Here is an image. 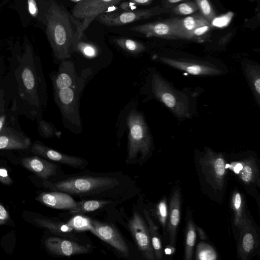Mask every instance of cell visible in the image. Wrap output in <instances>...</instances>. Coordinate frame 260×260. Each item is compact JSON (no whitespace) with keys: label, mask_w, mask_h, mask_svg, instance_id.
Listing matches in <instances>:
<instances>
[{"label":"cell","mask_w":260,"mask_h":260,"mask_svg":"<svg viewBox=\"0 0 260 260\" xmlns=\"http://www.w3.org/2000/svg\"><path fill=\"white\" fill-rule=\"evenodd\" d=\"M50 191H59L83 199L113 201L118 204L135 195L136 182L121 172L101 173L85 171L63 174L54 181H45Z\"/></svg>","instance_id":"6da1fadb"},{"label":"cell","mask_w":260,"mask_h":260,"mask_svg":"<svg viewBox=\"0 0 260 260\" xmlns=\"http://www.w3.org/2000/svg\"><path fill=\"white\" fill-rule=\"evenodd\" d=\"M46 31L54 56L68 59L74 51L75 31L71 16L62 5L53 2L46 15Z\"/></svg>","instance_id":"7a4b0ae2"},{"label":"cell","mask_w":260,"mask_h":260,"mask_svg":"<svg viewBox=\"0 0 260 260\" xmlns=\"http://www.w3.org/2000/svg\"><path fill=\"white\" fill-rule=\"evenodd\" d=\"M126 122L128 129L126 164L142 165L152 150L148 127L143 114L135 109L128 113Z\"/></svg>","instance_id":"3957f363"},{"label":"cell","mask_w":260,"mask_h":260,"mask_svg":"<svg viewBox=\"0 0 260 260\" xmlns=\"http://www.w3.org/2000/svg\"><path fill=\"white\" fill-rule=\"evenodd\" d=\"M84 81V76H79L71 86L54 90V100L60 110L64 124L75 133L82 132L78 102Z\"/></svg>","instance_id":"277c9868"},{"label":"cell","mask_w":260,"mask_h":260,"mask_svg":"<svg viewBox=\"0 0 260 260\" xmlns=\"http://www.w3.org/2000/svg\"><path fill=\"white\" fill-rule=\"evenodd\" d=\"M123 0H82L73 7L71 19L75 24V44L81 40L90 23L109 8ZM75 45V44H74Z\"/></svg>","instance_id":"5b68a950"},{"label":"cell","mask_w":260,"mask_h":260,"mask_svg":"<svg viewBox=\"0 0 260 260\" xmlns=\"http://www.w3.org/2000/svg\"><path fill=\"white\" fill-rule=\"evenodd\" d=\"M151 87L157 99L179 117H189V103L187 96L174 89L157 74L152 76Z\"/></svg>","instance_id":"8992f818"},{"label":"cell","mask_w":260,"mask_h":260,"mask_svg":"<svg viewBox=\"0 0 260 260\" xmlns=\"http://www.w3.org/2000/svg\"><path fill=\"white\" fill-rule=\"evenodd\" d=\"M199 166L206 182L215 190L222 191L227 173L226 164L223 154L208 148L200 159Z\"/></svg>","instance_id":"52a82bcc"},{"label":"cell","mask_w":260,"mask_h":260,"mask_svg":"<svg viewBox=\"0 0 260 260\" xmlns=\"http://www.w3.org/2000/svg\"><path fill=\"white\" fill-rule=\"evenodd\" d=\"M171 10L158 6L150 8L124 11L120 13H103L96 19L101 23L108 26H121L164 13H168L171 12Z\"/></svg>","instance_id":"ba28073f"},{"label":"cell","mask_w":260,"mask_h":260,"mask_svg":"<svg viewBox=\"0 0 260 260\" xmlns=\"http://www.w3.org/2000/svg\"><path fill=\"white\" fill-rule=\"evenodd\" d=\"M128 228L143 257L147 260L155 259L147 222L139 212L133 213L128 221Z\"/></svg>","instance_id":"9c48e42d"},{"label":"cell","mask_w":260,"mask_h":260,"mask_svg":"<svg viewBox=\"0 0 260 260\" xmlns=\"http://www.w3.org/2000/svg\"><path fill=\"white\" fill-rule=\"evenodd\" d=\"M90 231L110 245L124 257L129 256V248L118 230L111 223L89 218Z\"/></svg>","instance_id":"30bf717a"},{"label":"cell","mask_w":260,"mask_h":260,"mask_svg":"<svg viewBox=\"0 0 260 260\" xmlns=\"http://www.w3.org/2000/svg\"><path fill=\"white\" fill-rule=\"evenodd\" d=\"M45 245L47 250L54 255L70 256L88 253L91 249L89 245H83L78 240L62 237H50L46 239Z\"/></svg>","instance_id":"8fae6325"},{"label":"cell","mask_w":260,"mask_h":260,"mask_svg":"<svg viewBox=\"0 0 260 260\" xmlns=\"http://www.w3.org/2000/svg\"><path fill=\"white\" fill-rule=\"evenodd\" d=\"M31 151L35 154L57 162V164L81 170H84L88 164L87 160L82 157L70 155L60 152L48 147L39 142H36L34 143L31 148Z\"/></svg>","instance_id":"7c38bea8"},{"label":"cell","mask_w":260,"mask_h":260,"mask_svg":"<svg viewBox=\"0 0 260 260\" xmlns=\"http://www.w3.org/2000/svg\"><path fill=\"white\" fill-rule=\"evenodd\" d=\"M160 60L173 68L196 76H215L221 73L214 65L194 60L174 59L167 57H161Z\"/></svg>","instance_id":"4fadbf2b"},{"label":"cell","mask_w":260,"mask_h":260,"mask_svg":"<svg viewBox=\"0 0 260 260\" xmlns=\"http://www.w3.org/2000/svg\"><path fill=\"white\" fill-rule=\"evenodd\" d=\"M130 29L146 37L177 39L172 18L135 25Z\"/></svg>","instance_id":"5bb4252c"},{"label":"cell","mask_w":260,"mask_h":260,"mask_svg":"<svg viewBox=\"0 0 260 260\" xmlns=\"http://www.w3.org/2000/svg\"><path fill=\"white\" fill-rule=\"evenodd\" d=\"M229 168L245 185L259 186V171L254 158L250 157L233 161Z\"/></svg>","instance_id":"9a60e30c"},{"label":"cell","mask_w":260,"mask_h":260,"mask_svg":"<svg viewBox=\"0 0 260 260\" xmlns=\"http://www.w3.org/2000/svg\"><path fill=\"white\" fill-rule=\"evenodd\" d=\"M23 166L44 180L49 181L52 177L61 175L60 164L43 159L38 156L25 157L22 160Z\"/></svg>","instance_id":"2e32d148"},{"label":"cell","mask_w":260,"mask_h":260,"mask_svg":"<svg viewBox=\"0 0 260 260\" xmlns=\"http://www.w3.org/2000/svg\"><path fill=\"white\" fill-rule=\"evenodd\" d=\"M239 230L238 252L241 259L246 260L257 248L259 240L256 230L249 218Z\"/></svg>","instance_id":"e0dca14e"},{"label":"cell","mask_w":260,"mask_h":260,"mask_svg":"<svg viewBox=\"0 0 260 260\" xmlns=\"http://www.w3.org/2000/svg\"><path fill=\"white\" fill-rule=\"evenodd\" d=\"M36 200L49 207L57 209L70 210L78 204L71 195L59 191L43 192Z\"/></svg>","instance_id":"ac0fdd59"},{"label":"cell","mask_w":260,"mask_h":260,"mask_svg":"<svg viewBox=\"0 0 260 260\" xmlns=\"http://www.w3.org/2000/svg\"><path fill=\"white\" fill-rule=\"evenodd\" d=\"M181 194L179 188L175 189L171 196L167 230L168 233L170 244L174 247L176 244L177 229L180 218Z\"/></svg>","instance_id":"d6986e66"},{"label":"cell","mask_w":260,"mask_h":260,"mask_svg":"<svg viewBox=\"0 0 260 260\" xmlns=\"http://www.w3.org/2000/svg\"><path fill=\"white\" fill-rule=\"evenodd\" d=\"M172 20L177 39H185L196 28L211 24L200 12L181 19L173 18Z\"/></svg>","instance_id":"ffe728a7"},{"label":"cell","mask_w":260,"mask_h":260,"mask_svg":"<svg viewBox=\"0 0 260 260\" xmlns=\"http://www.w3.org/2000/svg\"><path fill=\"white\" fill-rule=\"evenodd\" d=\"M30 144L29 138L10 127H4L0 132V149L24 150Z\"/></svg>","instance_id":"44dd1931"},{"label":"cell","mask_w":260,"mask_h":260,"mask_svg":"<svg viewBox=\"0 0 260 260\" xmlns=\"http://www.w3.org/2000/svg\"><path fill=\"white\" fill-rule=\"evenodd\" d=\"M72 61L62 60L58 70L52 78L53 90L69 87L74 84L78 79Z\"/></svg>","instance_id":"7402d4cb"},{"label":"cell","mask_w":260,"mask_h":260,"mask_svg":"<svg viewBox=\"0 0 260 260\" xmlns=\"http://www.w3.org/2000/svg\"><path fill=\"white\" fill-rule=\"evenodd\" d=\"M34 221L40 227L48 230L56 236L78 241L75 230L67 222L47 218H37Z\"/></svg>","instance_id":"603a6c76"},{"label":"cell","mask_w":260,"mask_h":260,"mask_svg":"<svg viewBox=\"0 0 260 260\" xmlns=\"http://www.w3.org/2000/svg\"><path fill=\"white\" fill-rule=\"evenodd\" d=\"M118 204L113 201L100 199H83L78 202L77 205L70 210L69 214L71 215H82L85 213L100 211L112 207Z\"/></svg>","instance_id":"cb8c5ba5"},{"label":"cell","mask_w":260,"mask_h":260,"mask_svg":"<svg viewBox=\"0 0 260 260\" xmlns=\"http://www.w3.org/2000/svg\"><path fill=\"white\" fill-rule=\"evenodd\" d=\"M144 217L147 222L155 259L160 260L163 256V248L158 229L151 217L149 212L143 210Z\"/></svg>","instance_id":"d4e9b609"},{"label":"cell","mask_w":260,"mask_h":260,"mask_svg":"<svg viewBox=\"0 0 260 260\" xmlns=\"http://www.w3.org/2000/svg\"><path fill=\"white\" fill-rule=\"evenodd\" d=\"M232 209L234 212V220L235 225L240 229L247 221L244 200L241 193L234 191L231 200Z\"/></svg>","instance_id":"484cf974"},{"label":"cell","mask_w":260,"mask_h":260,"mask_svg":"<svg viewBox=\"0 0 260 260\" xmlns=\"http://www.w3.org/2000/svg\"><path fill=\"white\" fill-rule=\"evenodd\" d=\"M196 225L191 218H188L186 222L184 257L185 260H190L193 253V249L196 241Z\"/></svg>","instance_id":"4316f807"},{"label":"cell","mask_w":260,"mask_h":260,"mask_svg":"<svg viewBox=\"0 0 260 260\" xmlns=\"http://www.w3.org/2000/svg\"><path fill=\"white\" fill-rule=\"evenodd\" d=\"M245 74L257 103L260 102V69L256 65L248 64Z\"/></svg>","instance_id":"83f0119b"},{"label":"cell","mask_w":260,"mask_h":260,"mask_svg":"<svg viewBox=\"0 0 260 260\" xmlns=\"http://www.w3.org/2000/svg\"><path fill=\"white\" fill-rule=\"evenodd\" d=\"M115 42L123 50L133 55L141 53L146 48L142 43L126 38H118L115 40Z\"/></svg>","instance_id":"f1b7e54d"},{"label":"cell","mask_w":260,"mask_h":260,"mask_svg":"<svg viewBox=\"0 0 260 260\" xmlns=\"http://www.w3.org/2000/svg\"><path fill=\"white\" fill-rule=\"evenodd\" d=\"M196 258L200 260H215L217 258V255L210 245L201 242L197 246Z\"/></svg>","instance_id":"f546056e"},{"label":"cell","mask_w":260,"mask_h":260,"mask_svg":"<svg viewBox=\"0 0 260 260\" xmlns=\"http://www.w3.org/2000/svg\"><path fill=\"white\" fill-rule=\"evenodd\" d=\"M74 50L78 51L84 56L88 58H93L99 53L98 48L93 44L86 42L81 40L77 41L74 46Z\"/></svg>","instance_id":"4dcf8cb0"},{"label":"cell","mask_w":260,"mask_h":260,"mask_svg":"<svg viewBox=\"0 0 260 260\" xmlns=\"http://www.w3.org/2000/svg\"><path fill=\"white\" fill-rule=\"evenodd\" d=\"M198 11L199 8L196 3L189 1L178 4L171 10L172 12L180 16H188Z\"/></svg>","instance_id":"1f68e13d"},{"label":"cell","mask_w":260,"mask_h":260,"mask_svg":"<svg viewBox=\"0 0 260 260\" xmlns=\"http://www.w3.org/2000/svg\"><path fill=\"white\" fill-rule=\"evenodd\" d=\"M67 223L75 231H90L91 229L89 218L85 217L82 215H74L73 218L69 220Z\"/></svg>","instance_id":"d6a6232c"},{"label":"cell","mask_w":260,"mask_h":260,"mask_svg":"<svg viewBox=\"0 0 260 260\" xmlns=\"http://www.w3.org/2000/svg\"><path fill=\"white\" fill-rule=\"evenodd\" d=\"M199 12L211 24L215 17V13L208 0H195Z\"/></svg>","instance_id":"836d02e7"},{"label":"cell","mask_w":260,"mask_h":260,"mask_svg":"<svg viewBox=\"0 0 260 260\" xmlns=\"http://www.w3.org/2000/svg\"><path fill=\"white\" fill-rule=\"evenodd\" d=\"M21 78L24 87L27 90L32 91L36 87V79L30 68L25 67L21 73Z\"/></svg>","instance_id":"e575fe53"},{"label":"cell","mask_w":260,"mask_h":260,"mask_svg":"<svg viewBox=\"0 0 260 260\" xmlns=\"http://www.w3.org/2000/svg\"><path fill=\"white\" fill-rule=\"evenodd\" d=\"M155 213L162 227L164 229L166 228L168 216L167 204L166 199H161L156 205Z\"/></svg>","instance_id":"d590c367"},{"label":"cell","mask_w":260,"mask_h":260,"mask_svg":"<svg viewBox=\"0 0 260 260\" xmlns=\"http://www.w3.org/2000/svg\"><path fill=\"white\" fill-rule=\"evenodd\" d=\"M211 25H206L198 27L190 32L186 36L185 39L198 42L203 41L207 37Z\"/></svg>","instance_id":"8d00e7d4"},{"label":"cell","mask_w":260,"mask_h":260,"mask_svg":"<svg viewBox=\"0 0 260 260\" xmlns=\"http://www.w3.org/2000/svg\"><path fill=\"white\" fill-rule=\"evenodd\" d=\"M40 127L42 135L45 137H52L56 133H58L51 123L44 120L40 121Z\"/></svg>","instance_id":"74e56055"},{"label":"cell","mask_w":260,"mask_h":260,"mask_svg":"<svg viewBox=\"0 0 260 260\" xmlns=\"http://www.w3.org/2000/svg\"><path fill=\"white\" fill-rule=\"evenodd\" d=\"M28 11L30 15L36 17L38 14V8L36 0H27Z\"/></svg>","instance_id":"f35d334b"},{"label":"cell","mask_w":260,"mask_h":260,"mask_svg":"<svg viewBox=\"0 0 260 260\" xmlns=\"http://www.w3.org/2000/svg\"><path fill=\"white\" fill-rule=\"evenodd\" d=\"M0 182L5 184H10L12 180L9 177L7 170L5 168H0Z\"/></svg>","instance_id":"ab89813d"},{"label":"cell","mask_w":260,"mask_h":260,"mask_svg":"<svg viewBox=\"0 0 260 260\" xmlns=\"http://www.w3.org/2000/svg\"><path fill=\"white\" fill-rule=\"evenodd\" d=\"M9 219V214L5 207L0 203V225L5 224Z\"/></svg>","instance_id":"60d3db41"},{"label":"cell","mask_w":260,"mask_h":260,"mask_svg":"<svg viewBox=\"0 0 260 260\" xmlns=\"http://www.w3.org/2000/svg\"><path fill=\"white\" fill-rule=\"evenodd\" d=\"M188 0H163L162 6L172 9L178 4L181 3V2H184Z\"/></svg>","instance_id":"b9f144b4"},{"label":"cell","mask_w":260,"mask_h":260,"mask_svg":"<svg viewBox=\"0 0 260 260\" xmlns=\"http://www.w3.org/2000/svg\"><path fill=\"white\" fill-rule=\"evenodd\" d=\"M4 91L2 89H0V116L4 114L5 110V99Z\"/></svg>","instance_id":"7bdbcfd3"},{"label":"cell","mask_w":260,"mask_h":260,"mask_svg":"<svg viewBox=\"0 0 260 260\" xmlns=\"http://www.w3.org/2000/svg\"><path fill=\"white\" fill-rule=\"evenodd\" d=\"M153 0H129L136 5H147L150 4Z\"/></svg>","instance_id":"ee69618b"},{"label":"cell","mask_w":260,"mask_h":260,"mask_svg":"<svg viewBox=\"0 0 260 260\" xmlns=\"http://www.w3.org/2000/svg\"><path fill=\"white\" fill-rule=\"evenodd\" d=\"M197 231L199 234V235H200V238L202 239V240H206L207 239V237L203 231V229H202L200 227H197Z\"/></svg>","instance_id":"f6af8a7d"},{"label":"cell","mask_w":260,"mask_h":260,"mask_svg":"<svg viewBox=\"0 0 260 260\" xmlns=\"http://www.w3.org/2000/svg\"><path fill=\"white\" fill-rule=\"evenodd\" d=\"M5 120L6 115L4 113L1 116H0V132L4 127Z\"/></svg>","instance_id":"bcb514c9"},{"label":"cell","mask_w":260,"mask_h":260,"mask_svg":"<svg viewBox=\"0 0 260 260\" xmlns=\"http://www.w3.org/2000/svg\"><path fill=\"white\" fill-rule=\"evenodd\" d=\"M71 1L72 2H76L77 3L80 2L82 0H71Z\"/></svg>","instance_id":"7dc6e473"}]
</instances>
